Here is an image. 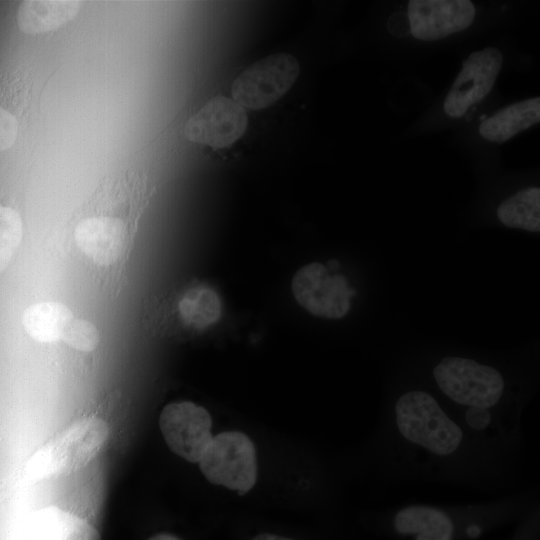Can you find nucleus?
Segmentation results:
<instances>
[{
  "mask_svg": "<svg viewBox=\"0 0 540 540\" xmlns=\"http://www.w3.org/2000/svg\"><path fill=\"white\" fill-rule=\"evenodd\" d=\"M30 540H101L85 519L56 506L34 511L27 524Z\"/></svg>",
  "mask_w": 540,
  "mask_h": 540,
  "instance_id": "12",
  "label": "nucleus"
},
{
  "mask_svg": "<svg viewBox=\"0 0 540 540\" xmlns=\"http://www.w3.org/2000/svg\"><path fill=\"white\" fill-rule=\"evenodd\" d=\"M247 128L244 107L222 95L211 98L184 126L185 137L212 148L236 142Z\"/></svg>",
  "mask_w": 540,
  "mask_h": 540,
  "instance_id": "9",
  "label": "nucleus"
},
{
  "mask_svg": "<svg viewBox=\"0 0 540 540\" xmlns=\"http://www.w3.org/2000/svg\"><path fill=\"white\" fill-rule=\"evenodd\" d=\"M251 540H296L293 538L272 534V533H262L253 537Z\"/></svg>",
  "mask_w": 540,
  "mask_h": 540,
  "instance_id": "21",
  "label": "nucleus"
},
{
  "mask_svg": "<svg viewBox=\"0 0 540 540\" xmlns=\"http://www.w3.org/2000/svg\"><path fill=\"white\" fill-rule=\"evenodd\" d=\"M75 319L72 311L59 302H40L30 305L22 315L26 333L40 343L62 340L65 331Z\"/></svg>",
  "mask_w": 540,
  "mask_h": 540,
  "instance_id": "15",
  "label": "nucleus"
},
{
  "mask_svg": "<svg viewBox=\"0 0 540 540\" xmlns=\"http://www.w3.org/2000/svg\"><path fill=\"white\" fill-rule=\"evenodd\" d=\"M22 238V220L19 213L7 206L0 207V267L3 271L16 250Z\"/></svg>",
  "mask_w": 540,
  "mask_h": 540,
  "instance_id": "18",
  "label": "nucleus"
},
{
  "mask_svg": "<svg viewBox=\"0 0 540 540\" xmlns=\"http://www.w3.org/2000/svg\"><path fill=\"white\" fill-rule=\"evenodd\" d=\"M496 213L507 227L540 232V187L518 191L501 202Z\"/></svg>",
  "mask_w": 540,
  "mask_h": 540,
  "instance_id": "16",
  "label": "nucleus"
},
{
  "mask_svg": "<svg viewBox=\"0 0 540 540\" xmlns=\"http://www.w3.org/2000/svg\"><path fill=\"white\" fill-rule=\"evenodd\" d=\"M299 72V62L291 54L266 56L246 68L233 81V100L253 110L269 107L291 88Z\"/></svg>",
  "mask_w": 540,
  "mask_h": 540,
  "instance_id": "5",
  "label": "nucleus"
},
{
  "mask_svg": "<svg viewBox=\"0 0 540 540\" xmlns=\"http://www.w3.org/2000/svg\"><path fill=\"white\" fill-rule=\"evenodd\" d=\"M198 464L210 483L240 495L248 493L257 482L256 447L241 431H224L213 436Z\"/></svg>",
  "mask_w": 540,
  "mask_h": 540,
  "instance_id": "4",
  "label": "nucleus"
},
{
  "mask_svg": "<svg viewBox=\"0 0 540 540\" xmlns=\"http://www.w3.org/2000/svg\"><path fill=\"white\" fill-rule=\"evenodd\" d=\"M221 309L219 295L204 285L189 288L178 302L181 320L195 329H205L215 324L221 316Z\"/></svg>",
  "mask_w": 540,
  "mask_h": 540,
  "instance_id": "17",
  "label": "nucleus"
},
{
  "mask_svg": "<svg viewBox=\"0 0 540 540\" xmlns=\"http://www.w3.org/2000/svg\"><path fill=\"white\" fill-rule=\"evenodd\" d=\"M539 122L540 97H535L497 111L481 122L478 132L487 141L503 143Z\"/></svg>",
  "mask_w": 540,
  "mask_h": 540,
  "instance_id": "14",
  "label": "nucleus"
},
{
  "mask_svg": "<svg viewBox=\"0 0 540 540\" xmlns=\"http://www.w3.org/2000/svg\"><path fill=\"white\" fill-rule=\"evenodd\" d=\"M148 540H180V539L169 533H159L157 535L152 536Z\"/></svg>",
  "mask_w": 540,
  "mask_h": 540,
  "instance_id": "22",
  "label": "nucleus"
},
{
  "mask_svg": "<svg viewBox=\"0 0 540 540\" xmlns=\"http://www.w3.org/2000/svg\"><path fill=\"white\" fill-rule=\"evenodd\" d=\"M62 341L77 351L87 353L95 350L100 334L88 320L75 318L65 331Z\"/></svg>",
  "mask_w": 540,
  "mask_h": 540,
  "instance_id": "19",
  "label": "nucleus"
},
{
  "mask_svg": "<svg viewBox=\"0 0 540 540\" xmlns=\"http://www.w3.org/2000/svg\"><path fill=\"white\" fill-rule=\"evenodd\" d=\"M539 499L540 486H536L483 503H413L394 510L389 523L404 540H475L490 528L529 510Z\"/></svg>",
  "mask_w": 540,
  "mask_h": 540,
  "instance_id": "2",
  "label": "nucleus"
},
{
  "mask_svg": "<svg viewBox=\"0 0 540 540\" xmlns=\"http://www.w3.org/2000/svg\"><path fill=\"white\" fill-rule=\"evenodd\" d=\"M386 425L389 466L400 479L499 492L515 476L519 459L475 437L430 389L400 392Z\"/></svg>",
  "mask_w": 540,
  "mask_h": 540,
  "instance_id": "1",
  "label": "nucleus"
},
{
  "mask_svg": "<svg viewBox=\"0 0 540 540\" xmlns=\"http://www.w3.org/2000/svg\"><path fill=\"white\" fill-rule=\"evenodd\" d=\"M292 292L301 307L325 319L344 317L354 294L343 275L334 274L318 262L298 269L292 278Z\"/></svg>",
  "mask_w": 540,
  "mask_h": 540,
  "instance_id": "6",
  "label": "nucleus"
},
{
  "mask_svg": "<svg viewBox=\"0 0 540 540\" xmlns=\"http://www.w3.org/2000/svg\"><path fill=\"white\" fill-rule=\"evenodd\" d=\"M517 540H522V539L520 538V539H517Z\"/></svg>",
  "mask_w": 540,
  "mask_h": 540,
  "instance_id": "23",
  "label": "nucleus"
},
{
  "mask_svg": "<svg viewBox=\"0 0 540 540\" xmlns=\"http://www.w3.org/2000/svg\"><path fill=\"white\" fill-rule=\"evenodd\" d=\"M503 64V55L495 47L471 53L464 61L443 104L451 118L462 117L492 90Z\"/></svg>",
  "mask_w": 540,
  "mask_h": 540,
  "instance_id": "8",
  "label": "nucleus"
},
{
  "mask_svg": "<svg viewBox=\"0 0 540 540\" xmlns=\"http://www.w3.org/2000/svg\"><path fill=\"white\" fill-rule=\"evenodd\" d=\"M408 18L412 36L436 41L467 29L476 9L469 0H411Z\"/></svg>",
  "mask_w": 540,
  "mask_h": 540,
  "instance_id": "10",
  "label": "nucleus"
},
{
  "mask_svg": "<svg viewBox=\"0 0 540 540\" xmlns=\"http://www.w3.org/2000/svg\"><path fill=\"white\" fill-rule=\"evenodd\" d=\"M108 437L105 421L95 416L82 418L31 456L28 477L38 481L75 472L98 455Z\"/></svg>",
  "mask_w": 540,
  "mask_h": 540,
  "instance_id": "3",
  "label": "nucleus"
},
{
  "mask_svg": "<svg viewBox=\"0 0 540 540\" xmlns=\"http://www.w3.org/2000/svg\"><path fill=\"white\" fill-rule=\"evenodd\" d=\"M74 237L77 247L93 263L108 266L115 263L124 252L126 227L118 218L88 217L77 224Z\"/></svg>",
  "mask_w": 540,
  "mask_h": 540,
  "instance_id": "11",
  "label": "nucleus"
},
{
  "mask_svg": "<svg viewBox=\"0 0 540 540\" xmlns=\"http://www.w3.org/2000/svg\"><path fill=\"white\" fill-rule=\"evenodd\" d=\"M17 120L7 110L0 109V149L5 151L15 142L17 135Z\"/></svg>",
  "mask_w": 540,
  "mask_h": 540,
  "instance_id": "20",
  "label": "nucleus"
},
{
  "mask_svg": "<svg viewBox=\"0 0 540 540\" xmlns=\"http://www.w3.org/2000/svg\"><path fill=\"white\" fill-rule=\"evenodd\" d=\"M159 427L170 450L190 463L200 461L213 438L210 413L191 401L167 404L160 413Z\"/></svg>",
  "mask_w": 540,
  "mask_h": 540,
  "instance_id": "7",
  "label": "nucleus"
},
{
  "mask_svg": "<svg viewBox=\"0 0 540 540\" xmlns=\"http://www.w3.org/2000/svg\"><path fill=\"white\" fill-rule=\"evenodd\" d=\"M82 6L73 0H26L17 12L18 28L26 34L57 30L74 18Z\"/></svg>",
  "mask_w": 540,
  "mask_h": 540,
  "instance_id": "13",
  "label": "nucleus"
}]
</instances>
